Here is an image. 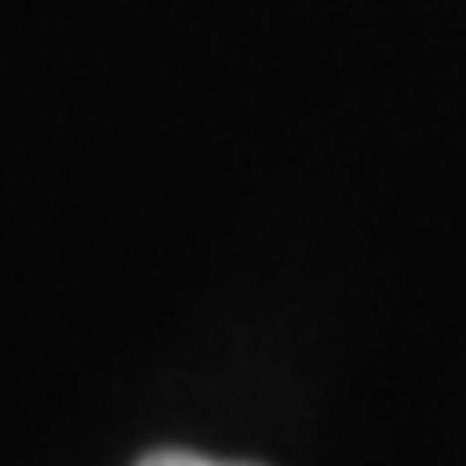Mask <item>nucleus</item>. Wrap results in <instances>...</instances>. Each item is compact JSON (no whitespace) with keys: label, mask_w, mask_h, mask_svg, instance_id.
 Segmentation results:
<instances>
[{"label":"nucleus","mask_w":466,"mask_h":466,"mask_svg":"<svg viewBox=\"0 0 466 466\" xmlns=\"http://www.w3.org/2000/svg\"><path fill=\"white\" fill-rule=\"evenodd\" d=\"M138 466H250V462H217V458L186 453V450H156L147 458H138Z\"/></svg>","instance_id":"1"}]
</instances>
